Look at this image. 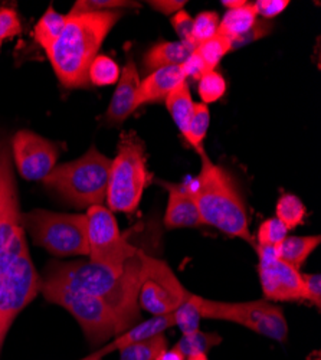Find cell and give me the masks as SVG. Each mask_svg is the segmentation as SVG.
I'll return each instance as SVG.
<instances>
[{"instance_id": "b9f144b4", "label": "cell", "mask_w": 321, "mask_h": 360, "mask_svg": "<svg viewBox=\"0 0 321 360\" xmlns=\"http://www.w3.org/2000/svg\"><path fill=\"white\" fill-rule=\"evenodd\" d=\"M157 360H186V357L176 349H167L157 357Z\"/></svg>"}, {"instance_id": "7a4b0ae2", "label": "cell", "mask_w": 321, "mask_h": 360, "mask_svg": "<svg viewBox=\"0 0 321 360\" xmlns=\"http://www.w3.org/2000/svg\"><path fill=\"white\" fill-rule=\"evenodd\" d=\"M123 12L67 15L64 31L48 53L55 75L65 88H89V70Z\"/></svg>"}, {"instance_id": "e575fe53", "label": "cell", "mask_w": 321, "mask_h": 360, "mask_svg": "<svg viewBox=\"0 0 321 360\" xmlns=\"http://www.w3.org/2000/svg\"><path fill=\"white\" fill-rule=\"evenodd\" d=\"M171 25L174 27V31H176L178 37L181 38V41L196 44L193 41V18L188 12L179 11L178 13H174L171 16Z\"/></svg>"}, {"instance_id": "60d3db41", "label": "cell", "mask_w": 321, "mask_h": 360, "mask_svg": "<svg viewBox=\"0 0 321 360\" xmlns=\"http://www.w3.org/2000/svg\"><path fill=\"white\" fill-rule=\"evenodd\" d=\"M111 352H114V350H112V347H111L110 343H108V345H105L103 349L94 350L91 354L85 356V357H82V359H79V360H103V357L107 356V354L111 353Z\"/></svg>"}, {"instance_id": "30bf717a", "label": "cell", "mask_w": 321, "mask_h": 360, "mask_svg": "<svg viewBox=\"0 0 321 360\" xmlns=\"http://www.w3.org/2000/svg\"><path fill=\"white\" fill-rule=\"evenodd\" d=\"M85 217L90 261L104 265L115 273H123L126 264L138 250L129 244L114 214L104 205L90 206Z\"/></svg>"}, {"instance_id": "f1b7e54d", "label": "cell", "mask_w": 321, "mask_h": 360, "mask_svg": "<svg viewBox=\"0 0 321 360\" xmlns=\"http://www.w3.org/2000/svg\"><path fill=\"white\" fill-rule=\"evenodd\" d=\"M232 49V41L222 34H216L209 41L197 45L195 52L202 58V61L207 64L209 71H215L221 59Z\"/></svg>"}, {"instance_id": "8fae6325", "label": "cell", "mask_w": 321, "mask_h": 360, "mask_svg": "<svg viewBox=\"0 0 321 360\" xmlns=\"http://www.w3.org/2000/svg\"><path fill=\"white\" fill-rule=\"evenodd\" d=\"M138 306L153 316L171 314L190 297L178 276L162 259L140 252Z\"/></svg>"}, {"instance_id": "f546056e", "label": "cell", "mask_w": 321, "mask_h": 360, "mask_svg": "<svg viewBox=\"0 0 321 360\" xmlns=\"http://www.w3.org/2000/svg\"><path fill=\"white\" fill-rule=\"evenodd\" d=\"M287 236H288V229L285 228V225L277 218H270L259 225L255 245L275 248L284 241Z\"/></svg>"}, {"instance_id": "6da1fadb", "label": "cell", "mask_w": 321, "mask_h": 360, "mask_svg": "<svg viewBox=\"0 0 321 360\" xmlns=\"http://www.w3.org/2000/svg\"><path fill=\"white\" fill-rule=\"evenodd\" d=\"M140 252L129 259L123 273L93 261H51L41 280L101 298L119 319V335L137 324L140 306Z\"/></svg>"}, {"instance_id": "d6986e66", "label": "cell", "mask_w": 321, "mask_h": 360, "mask_svg": "<svg viewBox=\"0 0 321 360\" xmlns=\"http://www.w3.org/2000/svg\"><path fill=\"white\" fill-rule=\"evenodd\" d=\"M320 243V235L287 236L278 247H275V254L281 261L300 271L307 258L317 250Z\"/></svg>"}, {"instance_id": "9c48e42d", "label": "cell", "mask_w": 321, "mask_h": 360, "mask_svg": "<svg viewBox=\"0 0 321 360\" xmlns=\"http://www.w3.org/2000/svg\"><path fill=\"white\" fill-rule=\"evenodd\" d=\"M41 292V276L31 252L0 262V352L15 319Z\"/></svg>"}, {"instance_id": "83f0119b", "label": "cell", "mask_w": 321, "mask_h": 360, "mask_svg": "<svg viewBox=\"0 0 321 360\" xmlns=\"http://www.w3.org/2000/svg\"><path fill=\"white\" fill-rule=\"evenodd\" d=\"M197 298L199 295L190 294V297L186 300V302L173 311L174 326L181 328L182 335L195 333L200 327L202 316L199 310Z\"/></svg>"}, {"instance_id": "277c9868", "label": "cell", "mask_w": 321, "mask_h": 360, "mask_svg": "<svg viewBox=\"0 0 321 360\" xmlns=\"http://www.w3.org/2000/svg\"><path fill=\"white\" fill-rule=\"evenodd\" d=\"M150 182L152 173L148 169L143 140L134 131L123 133L110 166L105 200L110 211L134 214Z\"/></svg>"}, {"instance_id": "ab89813d", "label": "cell", "mask_w": 321, "mask_h": 360, "mask_svg": "<svg viewBox=\"0 0 321 360\" xmlns=\"http://www.w3.org/2000/svg\"><path fill=\"white\" fill-rule=\"evenodd\" d=\"M149 5L153 9L159 11L160 13L173 16L174 13L182 11V8L186 5V2H182V0H153V2H150Z\"/></svg>"}, {"instance_id": "4dcf8cb0", "label": "cell", "mask_w": 321, "mask_h": 360, "mask_svg": "<svg viewBox=\"0 0 321 360\" xmlns=\"http://www.w3.org/2000/svg\"><path fill=\"white\" fill-rule=\"evenodd\" d=\"M197 89H199V96H200L203 104L208 105L211 103L221 100L225 96L226 81L219 72L211 71L205 77H202L199 79Z\"/></svg>"}, {"instance_id": "ac0fdd59", "label": "cell", "mask_w": 321, "mask_h": 360, "mask_svg": "<svg viewBox=\"0 0 321 360\" xmlns=\"http://www.w3.org/2000/svg\"><path fill=\"white\" fill-rule=\"evenodd\" d=\"M173 326H174L173 313L171 314H164V316H153L149 320H144L141 323L134 324L133 327L126 330V332H123L122 335L117 336L110 343V346L112 347V350H120V349H123L129 345H133V343H137V342H143V340L156 338L159 335H163L166 330H169Z\"/></svg>"}, {"instance_id": "8992f818", "label": "cell", "mask_w": 321, "mask_h": 360, "mask_svg": "<svg viewBox=\"0 0 321 360\" xmlns=\"http://www.w3.org/2000/svg\"><path fill=\"white\" fill-rule=\"evenodd\" d=\"M22 226L38 247L56 258L89 255L85 214L34 209L22 214Z\"/></svg>"}, {"instance_id": "cb8c5ba5", "label": "cell", "mask_w": 321, "mask_h": 360, "mask_svg": "<svg viewBox=\"0 0 321 360\" xmlns=\"http://www.w3.org/2000/svg\"><path fill=\"white\" fill-rule=\"evenodd\" d=\"M169 349L164 335L137 342L120 349V360H157V357Z\"/></svg>"}, {"instance_id": "4fadbf2b", "label": "cell", "mask_w": 321, "mask_h": 360, "mask_svg": "<svg viewBox=\"0 0 321 360\" xmlns=\"http://www.w3.org/2000/svg\"><path fill=\"white\" fill-rule=\"evenodd\" d=\"M15 165L26 180H44L56 166L60 147L42 136L20 130L13 136Z\"/></svg>"}, {"instance_id": "5bb4252c", "label": "cell", "mask_w": 321, "mask_h": 360, "mask_svg": "<svg viewBox=\"0 0 321 360\" xmlns=\"http://www.w3.org/2000/svg\"><path fill=\"white\" fill-rule=\"evenodd\" d=\"M159 185L169 192V202L164 214V226L167 229L197 228L203 225L188 185H173L169 182H159Z\"/></svg>"}, {"instance_id": "d590c367", "label": "cell", "mask_w": 321, "mask_h": 360, "mask_svg": "<svg viewBox=\"0 0 321 360\" xmlns=\"http://www.w3.org/2000/svg\"><path fill=\"white\" fill-rule=\"evenodd\" d=\"M306 302L313 303L317 310L321 307V276L320 274H301Z\"/></svg>"}, {"instance_id": "4316f807", "label": "cell", "mask_w": 321, "mask_h": 360, "mask_svg": "<svg viewBox=\"0 0 321 360\" xmlns=\"http://www.w3.org/2000/svg\"><path fill=\"white\" fill-rule=\"evenodd\" d=\"M122 70L112 58L107 55H97L89 70L90 84L97 86L114 85L119 82Z\"/></svg>"}, {"instance_id": "f6af8a7d", "label": "cell", "mask_w": 321, "mask_h": 360, "mask_svg": "<svg viewBox=\"0 0 321 360\" xmlns=\"http://www.w3.org/2000/svg\"><path fill=\"white\" fill-rule=\"evenodd\" d=\"M310 360H320V357H315V359H310Z\"/></svg>"}, {"instance_id": "ba28073f", "label": "cell", "mask_w": 321, "mask_h": 360, "mask_svg": "<svg viewBox=\"0 0 321 360\" xmlns=\"http://www.w3.org/2000/svg\"><path fill=\"white\" fill-rule=\"evenodd\" d=\"M202 319L223 320L241 324L252 332L277 342H285L288 323L280 306L268 300H256L247 303H223L199 297Z\"/></svg>"}, {"instance_id": "d4e9b609", "label": "cell", "mask_w": 321, "mask_h": 360, "mask_svg": "<svg viewBox=\"0 0 321 360\" xmlns=\"http://www.w3.org/2000/svg\"><path fill=\"white\" fill-rule=\"evenodd\" d=\"M222 343V338L218 333L197 332L190 335H182V339L174 345L173 349L181 352L186 359L195 354H208L209 350Z\"/></svg>"}, {"instance_id": "74e56055", "label": "cell", "mask_w": 321, "mask_h": 360, "mask_svg": "<svg viewBox=\"0 0 321 360\" xmlns=\"http://www.w3.org/2000/svg\"><path fill=\"white\" fill-rule=\"evenodd\" d=\"M289 5L288 0H258L254 4L256 15L266 19H273L282 13Z\"/></svg>"}, {"instance_id": "5b68a950", "label": "cell", "mask_w": 321, "mask_h": 360, "mask_svg": "<svg viewBox=\"0 0 321 360\" xmlns=\"http://www.w3.org/2000/svg\"><path fill=\"white\" fill-rule=\"evenodd\" d=\"M110 166L111 159L91 146L79 159L55 166L44 184L75 207L89 209L107 200Z\"/></svg>"}, {"instance_id": "484cf974", "label": "cell", "mask_w": 321, "mask_h": 360, "mask_svg": "<svg viewBox=\"0 0 321 360\" xmlns=\"http://www.w3.org/2000/svg\"><path fill=\"white\" fill-rule=\"evenodd\" d=\"M275 212H277L275 218L280 219L288 231H291L304 222L307 209L300 198H297L296 195L287 193L278 199Z\"/></svg>"}, {"instance_id": "7bdbcfd3", "label": "cell", "mask_w": 321, "mask_h": 360, "mask_svg": "<svg viewBox=\"0 0 321 360\" xmlns=\"http://www.w3.org/2000/svg\"><path fill=\"white\" fill-rule=\"evenodd\" d=\"M248 2L245 0H222L221 5H223L228 9H237V8H242L245 6Z\"/></svg>"}, {"instance_id": "d6a6232c", "label": "cell", "mask_w": 321, "mask_h": 360, "mask_svg": "<svg viewBox=\"0 0 321 360\" xmlns=\"http://www.w3.org/2000/svg\"><path fill=\"white\" fill-rule=\"evenodd\" d=\"M138 6L134 2H124V0H79L70 11L71 15H81V13H91V12H104L112 11L120 8H136Z\"/></svg>"}, {"instance_id": "ffe728a7", "label": "cell", "mask_w": 321, "mask_h": 360, "mask_svg": "<svg viewBox=\"0 0 321 360\" xmlns=\"http://www.w3.org/2000/svg\"><path fill=\"white\" fill-rule=\"evenodd\" d=\"M256 18L258 15L254 4H247L245 6L237 9H229L219 22L218 34L225 35L233 44V41H237L251 31L252 26L256 23Z\"/></svg>"}, {"instance_id": "3957f363", "label": "cell", "mask_w": 321, "mask_h": 360, "mask_svg": "<svg viewBox=\"0 0 321 360\" xmlns=\"http://www.w3.org/2000/svg\"><path fill=\"white\" fill-rule=\"evenodd\" d=\"M200 173L188 186L203 225L214 226L229 236L241 238L255 247V238L249 231L247 205L235 179L226 169L215 165L207 153L200 155Z\"/></svg>"}, {"instance_id": "836d02e7", "label": "cell", "mask_w": 321, "mask_h": 360, "mask_svg": "<svg viewBox=\"0 0 321 360\" xmlns=\"http://www.w3.org/2000/svg\"><path fill=\"white\" fill-rule=\"evenodd\" d=\"M22 32V23L16 9L0 8V42L15 38Z\"/></svg>"}, {"instance_id": "1f68e13d", "label": "cell", "mask_w": 321, "mask_h": 360, "mask_svg": "<svg viewBox=\"0 0 321 360\" xmlns=\"http://www.w3.org/2000/svg\"><path fill=\"white\" fill-rule=\"evenodd\" d=\"M219 15L214 11L200 12L193 19V41L200 45L218 34Z\"/></svg>"}, {"instance_id": "52a82bcc", "label": "cell", "mask_w": 321, "mask_h": 360, "mask_svg": "<svg viewBox=\"0 0 321 360\" xmlns=\"http://www.w3.org/2000/svg\"><path fill=\"white\" fill-rule=\"evenodd\" d=\"M41 294L46 302L61 306L79 323L91 345H101L119 336V319L101 298L41 280Z\"/></svg>"}, {"instance_id": "7c38bea8", "label": "cell", "mask_w": 321, "mask_h": 360, "mask_svg": "<svg viewBox=\"0 0 321 360\" xmlns=\"http://www.w3.org/2000/svg\"><path fill=\"white\" fill-rule=\"evenodd\" d=\"M254 248L259 258L258 273L266 300L271 303L306 302L304 284L299 269L281 261L275 248L259 245Z\"/></svg>"}, {"instance_id": "7402d4cb", "label": "cell", "mask_w": 321, "mask_h": 360, "mask_svg": "<svg viewBox=\"0 0 321 360\" xmlns=\"http://www.w3.org/2000/svg\"><path fill=\"white\" fill-rule=\"evenodd\" d=\"M67 23V15L56 12L52 6L46 9V12L41 16L34 29L35 41L39 46L46 52V55L53 48L55 42L60 39L64 27Z\"/></svg>"}, {"instance_id": "ee69618b", "label": "cell", "mask_w": 321, "mask_h": 360, "mask_svg": "<svg viewBox=\"0 0 321 360\" xmlns=\"http://www.w3.org/2000/svg\"><path fill=\"white\" fill-rule=\"evenodd\" d=\"M186 360H209V357H208V354H195V356L188 357Z\"/></svg>"}, {"instance_id": "8d00e7d4", "label": "cell", "mask_w": 321, "mask_h": 360, "mask_svg": "<svg viewBox=\"0 0 321 360\" xmlns=\"http://www.w3.org/2000/svg\"><path fill=\"white\" fill-rule=\"evenodd\" d=\"M181 67L185 78H192L195 81H199L202 77H205L208 72H211L207 64L202 61V58L196 52H193Z\"/></svg>"}, {"instance_id": "9a60e30c", "label": "cell", "mask_w": 321, "mask_h": 360, "mask_svg": "<svg viewBox=\"0 0 321 360\" xmlns=\"http://www.w3.org/2000/svg\"><path fill=\"white\" fill-rule=\"evenodd\" d=\"M138 85H140L138 71L133 59H130L122 71L120 79L117 82V88L112 94L108 110L105 112V118L108 122L123 123L134 110H137L136 98H137Z\"/></svg>"}, {"instance_id": "44dd1931", "label": "cell", "mask_w": 321, "mask_h": 360, "mask_svg": "<svg viewBox=\"0 0 321 360\" xmlns=\"http://www.w3.org/2000/svg\"><path fill=\"white\" fill-rule=\"evenodd\" d=\"M164 103L173 118L174 124L178 126V129L185 136L192 112H193V107H195V103L190 94V88L186 79L173 89V91L166 97Z\"/></svg>"}, {"instance_id": "bcb514c9", "label": "cell", "mask_w": 321, "mask_h": 360, "mask_svg": "<svg viewBox=\"0 0 321 360\" xmlns=\"http://www.w3.org/2000/svg\"><path fill=\"white\" fill-rule=\"evenodd\" d=\"M0 46H2V42H0Z\"/></svg>"}, {"instance_id": "603a6c76", "label": "cell", "mask_w": 321, "mask_h": 360, "mask_svg": "<svg viewBox=\"0 0 321 360\" xmlns=\"http://www.w3.org/2000/svg\"><path fill=\"white\" fill-rule=\"evenodd\" d=\"M209 124H211V111L208 105L203 103L195 104L188 130L185 133V139L196 150L199 156L207 153L205 148H203V140H205L208 134Z\"/></svg>"}, {"instance_id": "e0dca14e", "label": "cell", "mask_w": 321, "mask_h": 360, "mask_svg": "<svg viewBox=\"0 0 321 360\" xmlns=\"http://www.w3.org/2000/svg\"><path fill=\"white\" fill-rule=\"evenodd\" d=\"M197 48L196 44L192 42H159L149 49L144 56V67L150 72L164 68V67H178L182 65L186 59L195 52Z\"/></svg>"}, {"instance_id": "2e32d148", "label": "cell", "mask_w": 321, "mask_h": 360, "mask_svg": "<svg viewBox=\"0 0 321 360\" xmlns=\"http://www.w3.org/2000/svg\"><path fill=\"white\" fill-rule=\"evenodd\" d=\"M186 78L183 75L182 67H164L150 72L143 81H140L136 108L149 104V103H160L166 100V97Z\"/></svg>"}, {"instance_id": "f35d334b", "label": "cell", "mask_w": 321, "mask_h": 360, "mask_svg": "<svg viewBox=\"0 0 321 360\" xmlns=\"http://www.w3.org/2000/svg\"><path fill=\"white\" fill-rule=\"evenodd\" d=\"M270 31H271V25H266L264 22H256L248 34H245L244 37L238 38L237 41H233L232 49L233 48H240V46L245 45V44H248L251 41H256V39H259L262 37H266Z\"/></svg>"}]
</instances>
